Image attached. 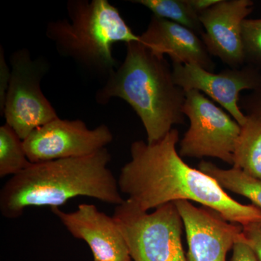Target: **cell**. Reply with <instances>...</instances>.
Masks as SVG:
<instances>
[{
	"mask_svg": "<svg viewBox=\"0 0 261 261\" xmlns=\"http://www.w3.org/2000/svg\"><path fill=\"white\" fill-rule=\"evenodd\" d=\"M178 140L179 132L173 128L154 143L132 144L130 161L118 178L127 200L145 212L169 202L193 201L241 226L261 221L260 208L235 200L214 178L187 164L176 150Z\"/></svg>",
	"mask_w": 261,
	"mask_h": 261,
	"instance_id": "obj_1",
	"label": "cell"
},
{
	"mask_svg": "<svg viewBox=\"0 0 261 261\" xmlns=\"http://www.w3.org/2000/svg\"><path fill=\"white\" fill-rule=\"evenodd\" d=\"M111 161V154L103 148L84 157L32 163L2 188L1 214L18 219L29 207H59L76 197L121 205L125 200L108 168Z\"/></svg>",
	"mask_w": 261,
	"mask_h": 261,
	"instance_id": "obj_2",
	"label": "cell"
},
{
	"mask_svg": "<svg viewBox=\"0 0 261 261\" xmlns=\"http://www.w3.org/2000/svg\"><path fill=\"white\" fill-rule=\"evenodd\" d=\"M187 92L175 84L165 57L152 54L142 43L126 44L124 61L108 76L96 93V102L106 105L121 98L140 117L147 143L163 139L173 125L185 123Z\"/></svg>",
	"mask_w": 261,
	"mask_h": 261,
	"instance_id": "obj_3",
	"label": "cell"
},
{
	"mask_svg": "<svg viewBox=\"0 0 261 261\" xmlns=\"http://www.w3.org/2000/svg\"><path fill=\"white\" fill-rule=\"evenodd\" d=\"M68 19L48 23L46 35L61 56L90 73L108 78L116 69L112 47L116 42H140L118 8L108 0H69Z\"/></svg>",
	"mask_w": 261,
	"mask_h": 261,
	"instance_id": "obj_4",
	"label": "cell"
},
{
	"mask_svg": "<svg viewBox=\"0 0 261 261\" xmlns=\"http://www.w3.org/2000/svg\"><path fill=\"white\" fill-rule=\"evenodd\" d=\"M113 217L132 261H188L182 245L183 221L175 202L148 214L126 199L116 205Z\"/></svg>",
	"mask_w": 261,
	"mask_h": 261,
	"instance_id": "obj_5",
	"label": "cell"
},
{
	"mask_svg": "<svg viewBox=\"0 0 261 261\" xmlns=\"http://www.w3.org/2000/svg\"><path fill=\"white\" fill-rule=\"evenodd\" d=\"M11 76L3 114L22 140L34 130L59 118L43 94L41 82L49 69L44 59H32L28 49L15 51L10 58Z\"/></svg>",
	"mask_w": 261,
	"mask_h": 261,
	"instance_id": "obj_6",
	"label": "cell"
},
{
	"mask_svg": "<svg viewBox=\"0 0 261 261\" xmlns=\"http://www.w3.org/2000/svg\"><path fill=\"white\" fill-rule=\"evenodd\" d=\"M183 113L190 127L180 142L181 157L216 158L233 166L238 122L197 90L187 92Z\"/></svg>",
	"mask_w": 261,
	"mask_h": 261,
	"instance_id": "obj_7",
	"label": "cell"
},
{
	"mask_svg": "<svg viewBox=\"0 0 261 261\" xmlns=\"http://www.w3.org/2000/svg\"><path fill=\"white\" fill-rule=\"evenodd\" d=\"M113 140L106 125L89 129L81 120L58 118L34 130L23 142L29 161L37 163L90 155L106 148Z\"/></svg>",
	"mask_w": 261,
	"mask_h": 261,
	"instance_id": "obj_8",
	"label": "cell"
},
{
	"mask_svg": "<svg viewBox=\"0 0 261 261\" xmlns=\"http://www.w3.org/2000/svg\"><path fill=\"white\" fill-rule=\"evenodd\" d=\"M175 84L185 92H203L221 105L240 126L247 121V116L240 109L242 91H253L261 85V72L244 65L240 68H227L219 73L207 71L198 65L172 63Z\"/></svg>",
	"mask_w": 261,
	"mask_h": 261,
	"instance_id": "obj_9",
	"label": "cell"
},
{
	"mask_svg": "<svg viewBox=\"0 0 261 261\" xmlns=\"http://www.w3.org/2000/svg\"><path fill=\"white\" fill-rule=\"evenodd\" d=\"M183 221L188 261H226L228 251L243 237V226L230 222L210 207L186 200L175 202Z\"/></svg>",
	"mask_w": 261,
	"mask_h": 261,
	"instance_id": "obj_10",
	"label": "cell"
},
{
	"mask_svg": "<svg viewBox=\"0 0 261 261\" xmlns=\"http://www.w3.org/2000/svg\"><path fill=\"white\" fill-rule=\"evenodd\" d=\"M253 5L251 0H219L200 15L206 49L231 68L245 65L242 27Z\"/></svg>",
	"mask_w": 261,
	"mask_h": 261,
	"instance_id": "obj_11",
	"label": "cell"
},
{
	"mask_svg": "<svg viewBox=\"0 0 261 261\" xmlns=\"http://www.w3.org/2000/svg\"><path fill=\"white\" fill-rule=\"evenodd\" d=\"M73 238L84 240L94 261H132L119 226L114 218L98 210L92 204H80L73 212L51 208Z\"/></svg>",
	"mask_w": 261,
	"mask_h": 261,
	"instance_id": "obj_12",
	"label": "cell"
},
{
	"mask_svg": "<svg viewBox=\"0 0 261 261\" xmlns=\"http://www.w3.org/2000/svg\"><path fill=\"white\" fill-rule=\"evenodd\" d=\"M140 43L152 54L168 56L174 64L198 65L214 72L216 65L202 39L186 27L152 15Z\"/></svg>",
	"mask_w": 261,
	"mask_h": 261,
	"instance_id": "obj_13",
	"label": "cell"
},
{
	"mask_svg": "<svg viewBox=\"0 0 261 261\" xmlns=\"http://www.w3.org/2000/svg\"><path fill=\"white\" fill-rule=\"evenodd\" d=\"M233 167L261 180V118L247 116L233 153Z\"/></svg>",
	"mask_w": 261,
	"mask_h": 261,
	"instance_id": "obj_14",
	"label": "cell"
},
{
	"mask_svg": "<svg viewBox=\"0 0 261 261\" xmlns=\"http://www.w3.org/2000/svg\"><path fill=\"white\" fill-rule=\"evenodd\" d=\"M198 169L214 178L224 190L247 197L261 210V180L238 168H220L214 163L201 161Z\"/></svg>",
	"mask_w": 261,
	"mask_h": 261,
	"instance_id": "obj_15",
	"label": "cell"
},
{
	"mask_svg": "<svg viewBox=\"0 0 261 261\" xmlns=\"http://www.w3.org/2000/svg\"><path fill=\"white\" fill-rule=\"evenodd\" d=\"M132 3L142 5L154 16L179 24L197 35L203 34L200 15L192 9L188 0H135Z\"/></svg>",
	"mask_w": 261,
	"mask_h": 261,
	"instance_id": "obj_16",
	"label": "cell"
},
{
	"mask_svg": "<svg viewBox=\"0 0 261 261\" xmlns=\"http://www.w3.org/2000/svg\"><path fill=\"white\" fill-rule=\"evenodd\" d=\"M31 164L23 140L9 125L0 126V177L15 176Z\"/></svg>",
	"mask_w": 261,
	"mask_h": 261,
	"instance_id": "obj_17",
	"label": "cell"
},
{
	"mask_svg": "<svg viewBox=\"0 0 261 261\" xmlns=\"http://www.w3.org/2000/svg\"><path fill=\"white\" fill-rule=\"evenodd\" d=\"M245 65L261 72V18L244 20L242 27Z\"/></svg>",
	"mask_w": 261,
	"mask_h": 261,
	"instance_id": "obj_18",
	"label": "cell"
},
{
	"mask_svg": "<svg viewBox=\"0 0 261 261\" xmlns=\"http://www.w3.org/2000/svg\"><path fill=\"white\" fill-rule=\"evenodd\" d=\"M246 116H255L261 118V85L250 94L240 98L239 102Z\"/></svg>",
	"mask_w": 261,
	"mask_h": 261,
	"instance_id": "obj_19",
	"label": "cell"
},
{
	"mask_svg": "<svg viewBox=\"0 0 261 261\" xmlns=\"http://www.w3.org/2000/svg\"><path fill=\"white\" fill-rule=\"evenodd\" d=\"M243 233L247 243L261 261V221L250 223L243 226Z\"/></svg>",
	"mask_w": 261,
	"mask_h": 261,
	"instance_id": "obj_20",
	"label": "cell"
},
{
	"mask_svg": "<svg viewBox=\"0 0 261 261\" xmlns=\"http://www.w3.org/2000/svg\"><path fill=\"white\" fill-rule=\"evenodd\" d=\"M11 70L6 63L4 49L1 46L0 49V109L3 113L4 109L5 98L9 87Z\"/></svg>",
	"mask_w": 261,
	"mask_h": 261,
	"instance_id": "obj_21",
	"label": "cell"
},
{
	"mask_svg": "<svg viewBox=\"0 0 261 261\" xmlns=\"http://www.w3.org/2000/svg\"><path fill=\"white\" fill-rule=\"evenodd\" d=\"M232 250L231 261H259L256 254L247 243L244 235L233 245Z\"/></svg>",
	"mask_w": 261,
	"mask_h": 261,
	"instance_id": "obj_22",
	"label": "cell"
},
{
	"mask_svg": "<svg viewBox=\"0 0 261 261\" xmlns=\"http://www.w3.org/2000/svg\"><path fill=\"white\" fill-rule=\"evenodd\" d=\"M219 0H188L189 4L199 15L214 6Z\"/></svg>",
	"mask_w": 261,
	"mask_h": 261,
	"instance_id": "obj_23",
	"label": "cell"
}]
</instances>
